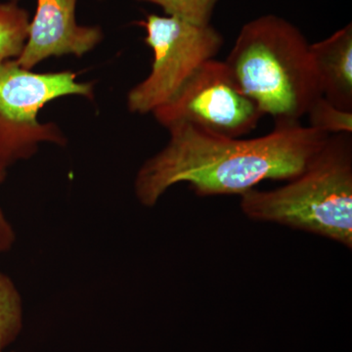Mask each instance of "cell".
I'll return each mask as SVG.
<instances>
[{
    "label": "cell",
    "mask_w": 352,
    "mask_h": 352,
    "mask_svg": "<svg viewBox=\"0 0 352 352\" xmlns=\"http://www.w3.org/2000/svg\"><path fill=\"white\" fill-rule=\"evenodd\" d=\"M163 150L136 175V198L156 206L173 185L188 183L198 196L243 195L265 180L300 175L329 136L300 124H276L261 138L241 139L208 133L190 126L168 129Z\"/></svg>",
    "instance_id": "obj_1"
},
{
    "label": "cell",
    "mask_w": 352,
    "mask_h": 352,
    "mask_svg": "<svg viewBox=\"0 0 352 352\" xmlns=\"http://www.w3.org/2000/svg\"><path fill=\"white\" fill-rule=\"evenodd\" d=\"M224 63L241 91L276 124H300L322 96L310 44L278 16L247 23Z\"/></svg>",
    "instance_id": "obj_2"
},
{
    "label": "cell",
    "mask_w": 352,
    "mask_h": 352,
    "mask_svg": "<svg viewBox=\"0 0 352 352\" xmlns=\"http://www.w3.org/2000/svg\"><path fill=\"white\" fill-rule=\"evenodd\" d=\"M241 210L254 221L298 229L351 250V133L329 136L305 170L284 186L245 192Z\"/></svg>",
    "instance_id": "obj_3"
},
{
    "label": "cell",
    "mask_w": 352,
    "mask_h": 352,
    "mask_svg": "<svg viewBox=\"0 0 352 352\" xmlns=\"http://www.w3.org/2000/svg\"><path fill=\"white\" fill-rule=\"evenodd\" d=\"M91 98L90 83L76 82L72 72L38 74L13 60L0 64V164L8 168L32 156L39 143L64 144L54 124L38 122L39 111L48 102L68 96Z\"/></svg>",
    "instance_id": "obj_4"
},
{
    "label": "cell",
    "mask_w": 352,
    "mask_h": 352,
    "mask_svg": "<svg viewBox=\"0 0 352 352\" xmlns=\"http://www.w3.org/2000/svg\"><path fill=\"white\" fill-rule=\"evenodd\" d=\"M140 25L154 60L150 75L127 95V106L131 112L147 113L170 102L201 65L214 59L223 38L210 25L173 16L150 14Z\"/></svg>",
    "instance_id": "obj_5"
},
{
    "label": "cell",
    "mask_w": 352,
    "mask_h": 352,
    "mask_svg": "<svg viewBox=\"0 0 352 352\" xmlns=\"http://www.w3.org/2000/svg\"><path fill=\"white\" fill-rule=\"evenodd\" d=\"M161 126H190L214 135L240 138L263 117L236 85L224 61L208 60L168 103L153 112Z\"/></svg>",
    "instance_id": "obj_6"
},
{
    "label": "cell",
    "mask_w": 352,
    "mask_h": 352,
    "mask_svg": "<svg viewBox=\"0 0 352 352\" xmlns=\"http://www.w3.org/2000/svg\"><path fill=\"white\" fill-rule=\"evenodd\" d=\"M78 0H38L34 20L24 50L13 60L18 66L31 69L52 56L73 54L82 57L100 43L98 27L78 25Z\"/></svg>",
    "instance_id": "obj_7"
},
{
    "label": "cell",
    "mask_w": 352,
    "mask_h": 352,
    "mask_svg": "<svg viewBox=\"0 0 352 352\" xmlns=\"http://www.w3.org/2000/svg\"><path fill=\"white\" fill-rule=\"evenodd\" d=\"M310 52L322 96L352 112V25L310 44Z\"/></svg>",
    "instance_id": "obj_8"
},
{
    "label": "cell",
    "mask_w": 352,
    "mask_h": 352,
    "mask_svg": "<svg viewBox=\"0 0 352 352\" xmlns=\"http://www.w3.org/2000/svg\"><path fill=\"white\" fill-rule=\"evenodd\" d=\"M30 16L15 2L0 3V64L16 60L29 36Z\"/></svg>",
    "instance_id": "obj_9"
},
{
    "label": "cell",
    "mask_w": 352,
    "mask_h": 352,
    "mask_svg": "<svg viewBox=\"0 0 352 352\" xmlns=\"http://www.w3.org/2000/svg\"><path fill=\"white\" fill-rule=\"evenodd\" d=\"M22 328V298L12 280L0 271V352L17 339Z\"/></svg>",
    "instance_id": "obj_10"
},
{
    "label": "cell",
    "mask_w": 352,
    "mask_h": 352,
    "mask_svg": "<svg viewBox=\"0 0 352 352\" xmlns=\"http://www.w3.org/2000/svg\"><path fill=\"white\" fill-rule=\"evenodd\" d=\"M309 127L327 134L352 133V112L336 107L325 97L319 96L308 109Z\"/></svg>",
    "instance_id": "obj_11"
},
{
    "label": "cell",
    "mask_w": 352,
    "mask_h": 352,
    "mask_svg": "<svg viewBox=\"0 0 352 352\" xmlns=\"http://www.w3.org/2000/svg\"><path fill=\"white\" fill-rule=\"evenodd\" d=\"M152 2L164 9L168 16L179 18L192 24L210 25L219 0H140Z\"/></svg>",
    "instance_id": "obj_12"
},
{
    "label": "cell",
    "mask_w": 352,
    "mask_h": 352,
    "mask_svg": "<svg viewBox=\"0 0 352 352\" xmlns=\"http://www.w3.org/2000/svg\"><path fill=\"white\" fill-rule=\"evenodd\" d=\"M6 168L0 164V183L3 182L6 175ZM16 240V234L13 226L6 219L3 210L0 207V252L10 251Z\"/></svg>",
    "instance_id": "obj_13"
},
{
    "label": "cell",
    "mask_w": 352,
    "mask_h": 352,
    "mask_svg": "<svg viewBox=\"0 0 352 352\" xmlns=\"http://www.w3.org/2000/svg\"><path fill=\"white\" fill-rule=\"evenodd\" d=\"M1 352H6V351H1Z\"/></svg>",
    "instance_id": "obj_14"
}]
</instances>
